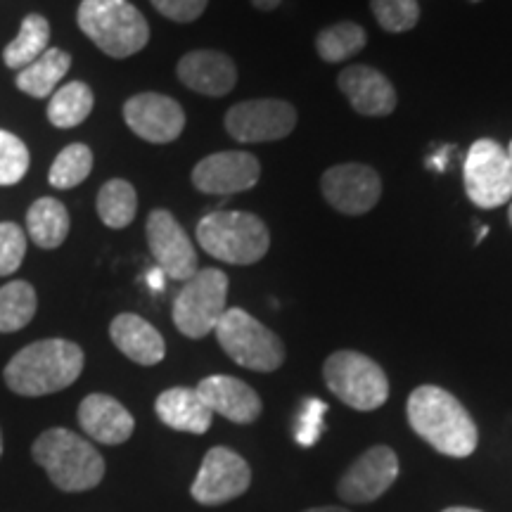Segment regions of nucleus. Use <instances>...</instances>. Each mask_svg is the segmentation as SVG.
Segmentation results:
<instances>
[{
    "mask_svg": "<svg viewBox=\"0 0 512 512\" xmlns=\"http://www.w3.org/2000/svg\"><path fill=\"white\" fill-rule=\"evenodd\" d=\"M93 171V152L91 147L83 143L67 145L57 155V159L50 166V185L57 190H69L76 188L91 176Z\"/></svg>",
    "mask_w": 512,
    "mask_h": 512,
    "instance_id": "c756f323",
    "label": "nucleus"
},
{
    "mask_svg": "<svg viewBox=\"0 0 512 512\" xmlns=\"http://www.w3.org/2000/svg\"><path fill=\"white\" fill-rule=\"evenodd\" d=\"M69 67H72V55L60 48H48L36 62L17 74V88L31 98H48L55 93L57 83L67 76Z\"/></svg>",
    "mask_w": 512,
    "mask_h": 512,
    "instance_id": "5701e85b",
    "label": "nucleus"
},
{
    "mask_svg": "<svg viewBox=\"0 0 512 512\" xmlns=\"http://www.w3.org/2000/svg\"><path fill=\"white\" fill-rule=\"evenodd\" d=\"M465 192L479 209H496L512 200V162L508 150L491 138L470 147L463 166Z\"/></svg>",
    "mask_w": 512,
    "mask_h": 512,
    "instance_id": "1a4fd4ad",
    "label": "nucleus"
},
{
    "mask_svg": "<svg viewBox=\"0 0 512 512\" xmlns=\"http://www.w3.org/2000/svg\"><path fill=\"white\" fill-rule=\"evenodd\" d=\"M36 290L24 280L0 287V332H17L27 328L36 316Z\"/></svg>",
    "mask_w": 512,
    "mask_h": 512,
    "instance_id": "c85d7f7f",
    "label": "nucleus"
},
{
    "mask_svg": "<svg viewBox=\"0 0 512 512\" xmlns=\"http://www.w3.org/2000/svg\"><path fill=\"white\" fill-rule=\"evenodd\" d=\"M399 477V458L389 446H373L339 479L337 494L347 503H373Z\"/></svg>",
    "mask_w": 512,
    "mask_h": 512,
    "instance_id": "dca6fc26",
    "label": "nucleus"
},
{
    "mask_svg": "<svg viewBox=\"0 0 512 512\" xmlns=\"http://www.w3.org/2000/svg\"><path fill=\"white\" fill-rule=\"evenodd\" d=\"M510 223H512V204H510Z\"/></svg>",
    "mask_w": 512,
    "mask_h": 512,
    "instance_id": "79ce46f5",
    "label": "nucleus"
},
{
    "mask_svg": "<svg viewBox=\"0 0 512 512\" xmlns=\"http://www.w3.org/2000/svg\"><path fill=\"white\" fill-rule=\"evenodd\" d=\"M76 22L102 53L124 60L150 41V27L128 0H81Z\"/></svg>",
    "mask_w": 512,
    "mask_h": 512,
    "instance_id": "20e7f679",
    "label": "nucleus"
},
{
    "mask_svg": "<svg viewBox=\"0 0 512 512\" xmlns=\"http://www.w3.org/2000/svg\"><path fill=\"white\" fill-rule=\"evenodd\" d=\"M472 3H479V0H472Z\"/></svg>",
    "mask_w": 512,
    "mask_h": 512,
    "instance_id": "37998d69",
    "label": "nucleus"
},
{
    "mask_svg": "<svg viewBox=\"0 0 512 512\" xmlns=\"http://www.w3.org/2000/svg\"><path fill=\"white\" fill-rule=\"evenodd\" d=\"M325 413H328V403L318 399H306L302 403L297 422H294V439L299 446H313L320 439L325 427Z\"/></svg>",
    "mask_w": 512,
    "mask_h": 512,
    "instance_id": "473e14b6",
    "label": "nucleus"
},
{
    "mask_svg": "<svg viewBox=\"0 0 512 512\" xmlns=\"http://www.w3.org/2000/svg\"><path fill=\"white\" fill-rule=\"evenodd\" d=\"M31 456L48 472L50 482L67 494L91 491L105 477V460L98 448L64 427L43 432L31 446Z\"/></svg>",
    "mask_w": 512,
    "mask_h": 512,
    "instance_id": "7ed1b4c3",
    "label": "nucleus"
},
{
    "mask_svg": "<svg viewBox=\"0 0 512 512\" xmlns=\"http://www.w3.org/2000/svg\"><path fill=\"white\" fill-rule=\"evenodd\" d=\"M48 41H50L48 19L41 15H27L24 17L22 27H19V34L15 41L3 50V60L10 69H19V72H22L24 67H29L31 62H36L38 57L46 53Z\"/></svg>",
    "mask_w": 512,
    "mask_h": 512,
    "instance_id": "393cba45",
    "label": "nucleus"
},
{
    "mask_svg": "<svg viewBox=\"0 0 512 512\" xmlns=\"http://www.w3.org/2000/svg\"><path fill=\"white\" fill-rule=\"evenodd\" d=\"M252 484L247 460L226 446H216L204 456L190 494L202 505H221L240 498Z\"/></svg>",
    "mask_w": 512,
    "mask_h": 512,
    "instance_id": "9b49d317",
    "label": "nucleus"
},
{
    "mask_svg": "<svg viewBox=\"0 0 512 512\" xmlns=\"http://www.w3.org/2000/svg\"><path fill=\"white\" fill-rule=\"evenodd\" d=\"M176 72L185 88L209 98H223L238 83L235 62L219 50H192L181 57Z\"/></svg>",
    "mask_w": 512,
    "mask_h": 512,
    "instance_id": "a211bd4d",
    "label": "nucleus"
},
{
    "mask_svg": "<svg viewBox=\"0 0 512 512\" xmlns=\"http://www.w3.org/2000/svg\"><path fill=\"white\" fill-rule=\"evenodd\" d=\"M83 351L69 339H43L24 347L5 366V382L19 396H48L79 380Z\"/></svg>",
    "mask_w": 512,
    "mask_h": 512,
    "instance_id": "f03ea898",
    "label": "nucleus"
},
{
    "mask_svg": "<svg viewBox=\"0 0 512 512\" xmlns=\"http://www.w3.org/2000/svg\"><path fill=\"white\" fill-rule=\"evenodd\" d=\"M339 91L347 95L351 107L363 117H389L396 110L392 81L375 67L356 64L339 74Z\"/></svg>",
    "mask_w": 512,
    "mask_h": 512,
    "instance_id": "6ab92c4d",
    "label": "nucleus"
},
{
    "mask_svg": "<svg viewBox=\"0 0 512 512\" xmlns=\"http://www.w3.org/2000/svg\"><path fill=\"white\" fill-rule=\"evenodd\" d=\"M320 192L332 209L347 216L368 214L382 197V178L373 166L337 164L320 178Z\"/></svg>",
    "mask_w": 512,
    "mask_h": 512,
    "instance_id": "f8f14e48",
    "label": "nucleus"
},
{
    "mask_svg": "<svg viewBox=\"0 0 512 512\" xmlns=\"http://www.w3.org/2000/svg\"><path fill=\"white\" fill-rule=\"evenodd\" d=\"M441 512H482V510H475V508H446Z\"/></svg>",
    "mask_w": 512,
    "mask_h": 512,
    "instance_id": "58836bf2",
    "label": "nucleus"
},
{
    "mask_svg": "<svg viewBox=\"0 0 512 512\" xmlns=\"http://www.w3.org/2000/svg\"><path fill=\"white\" fill-rule=\"evenodd\" d=\"M214 332L221 349L242 368L273 373L283 366L285 344L245 309H226Z\"/></svg>",
    "mask_w": 512,
    "mask_h": 512,
    "instance_id": "423d86ee",
    "label": "nucleus"
},
{
    "mask_svg": "<svg viewBox=\"0 0 512 512\" xmlns=\"http://www.w3.org/2000/svg\"><path fill=\"white\" fill-rule=\"evenodd\" d=\"M138 195L136 188L124 178H112L98 192V214L107 228H126L136 219Z\"/></svg>",
    "mask_w": 512,
    "mask_h": 512,
    "instance_id": "bb28decb",
    "label": "nucleus"
},
{
    "mask_svg": "<svg viewBox=\"0 0 512 512\" xmlns=\"http://www.w3.org/2000/svg\"><path fill=\"white\" fill-rule=\"evenodd\" d=\"M228 275L219 268H202L185 280L174 302V323L181 335L202 339L211 335L226 313Z\"/></svg>",
    "mask_w": 512,
    "mask_h": 512,
    "instance_id": "6e6552de",
    "label": "nucleus"
},
{
    "mask_svg": "<svg viewBox=\"0 0 512 512\" xmlns=\"http://www.w3.org/2000/svg\"><path fill=\"white\" fill-rule=\"evenodd\" d=\"M195 389L211 413L223 415L235 425H252L264 411L259 394L238 377L211 375L204 377Z\"/></svg>",
    "mask_w": 512,
    "mask_h": 512,
    "instance_id": "f3484780",
    "label": "nucleus"
},
{
    "mask_svg": "<svg viewBox=\"0 0 512 512\" xmlns=\"http://www.w3.org/2000/svg\"><path fill=\"white\" fill-rule=\"evenodd\" d=\"M93 105L95 98L91 88L83 81H72L53 93L48 105V119L57 128H74L88 119Z\"/></svg>",
    "mask_w": 512,
    "mask_h": 512,
    "instance_id": "a878e982",
    "label": "nucleus"
},
{
    "mask_svg": "<svg viewBox=\"0 0 512 512\" xmlns=\"http://www.w3.org/2000/svg\"><path fill=\"white\" fill-rule=\"evenodd\" d=\"M79 425L93 441L119 446L131 439L136 420L110 394H91L79 406Z\"/></svg>",
    "mask_w": 512,
    "mask_h": 512,
    "instance_id": "aec40b11",
    "label": "nucleus"
},
{
    "mask_svg": "<svg viewBox=\"0 0 512 512\" xmlns=\"http://www.w3.org/2000/svg\"><path fill=\"white\" fill-rule=\"evenodd\" d=\"M0 456H3V434H0Z\"/></svg>",
    "mask_w": 512,
    "mask_h": 512,
    "instance_id": "ea45409f",
    "label": "nucleus"
},
{
    "mask_svg": "<svg viewBox=\"0 0 512 512\" xmlns=\"http://www.w3.org/2000/svg\"><path fill=\"white\" fill-rule=\"evenodd\" d=\"M508 155H510V162H512V143H510V147H508Z\"/></svg>",
    "mask_w": 512,
    "mask_h": 512,
    "instance_id": "a19ab883",
    "label": "nucleus"
},
{
    "mask_svg": "<svg viewBox=\"0 0 512 512\" xmlns=\"http://www.w3.org/2000/svg\"><path fill=\"white\" fill-rule=\"evenodd\" d=\"M110 337L114 347L138 366H157L166 354L164 337L136 313H119L110 325Z\"/></svg>",
    "mask_w": 512,
    "mask_h": 512,
    "instance_id": "412c9836",
    "label": "nucleus"
},
{
    "mask_svg": "<svg viewBox=\"0 0 512 512\" xmlns=\"http://www.w3.org/2000/svg\"><path fill=\"white\" fill-rule=\"evenodd\" d=\"M124 119L128 128L147 143H174L185 128V112L174 98L162 93H140L126 100Z\"/></svg>",
    "mask_w": 512,
    "mask_h": 512,
    "instance_id": "4468645a",
    "label": "nucleus"
},
{
    "mask_svg": "<svg viewBox=\"0 0 512 512\" xmlns=\"http://www.w3.org/2000/svg\"><path fill=\"white\" fill-rule=\"evenodd\" d=\"M150 3L155 5L157 12H162L164 17L174 19V22L188 24L202 17L209 0H150Z\"/></svg>",
    "mask_w": 512,
    "mask_h": 512,
    "instance_id": "f704fd0d",
    "label": "nucleus"
},
{
    "mask_svg": "<svg viewBox=\"0 0 512 512\" xmlns=\"http://www.w3.org/2000/svg\"><path fill=\"white\" fill-rule=\"evenodd\" d=\"M147 245L157 268L171 280H190L197 273L195 245L176 216L166 209H155L147 216Z\"/></svg>",
    "mask_w": 512,
    "mask_h": 512,
    "instance_id": "ddd939ff",
    "label": "nucleus"
},
{
    "mask_svg": "<svg viewBox=\"0 0 512 512\" xmlns=\"http://www.w3.org/2000/svg\"><path fill=\"white\" fill-rule=\"evenodd\" d=\"M249 3H252L256 10H264V12H271V10H275V8H278V5H280V3H283V0H249Z\"/></svg>",
    "mask_w": 512,
    "mask_h": 512,
    "instance_id": "c9c22d12",
    "label": "nucleus"
},
{
    "mask_svg": "<svg viewBox=\"0 0 512 512\" xmlns=\"http://www.w3.org/2000/svg\"><path fill=\"white\" fill-rule=\"evenodd\" d=\"M261 164L252 152L228 150L204 157L192 169V183L204 195H235L259 183Z\"/></svg>",
    "mask_w": 512,
    "mask_h": 512,
    "instance_id": "2eb2a0df",
    "label": "nucleus"
},
{
    "mask_svg": "<svg viewBox=\"0 0 512 512\" xmlns=\"http://www.w3.org/2000/svg\"><path fill=\"white\" fill-rule=\"evenodd\" d=\"M197 242L214 259L249 266L264 259L271 233L259 216L247 211H214L197 223Z\"/></svg>",
    "mask_w": 512,
    "mask_h": 512,
    "instance_id": "39448f33",
    "label": "nucleus"
},
{
    "mask_svg": "<svg viewBox=\"0 0 512 512\" xmlns=\"http://www.w3.org/2000/svg\"><path fill=\"white\" fill-rule=\"evenodd\" d=\"M408 422L441 456L467 458L475 453L479 432L472 415L446 389L425 384L408 396Z\"/></svg>",
    "mask_w": 512,
    "mask_h": 512,
    "instance_id": "f257e3e1",
    "label": "nucleus"
},
{
    "mask_svg": "<svg viewBox=\"0 0 512 512\" xmlns=\"http://www.w3.org/2000/svg\"><path fill=\"white\" fill-rule=\"evenodd\" d=\"M304 512H349V510L335 508V505H328V508H311V510H304Z\"/></svg>",
    "mask_w": 512,
    "mask_h": 512,
    "instance_id": "4c0bfd02",
    "label": "nucleus"
},
{
    "mask_svg": "<svg viewBox=\"0 0 512 512\" xmlns=\"http://www.w3.org/2000/svg\"><path fill=\"white\" fill-rule=\"evenodd\" d=\"M370 10H373L377 24L389 34L411 31L420 22L418 0H370Z\"/></svg>",
    "mask_w": 512,
    "mask_h": 512,
    "instance_id": "7c9ffc66",
    "label": "nucleus"
},
{
    "mask_svg": "<svg viewBox=\"0 0 512 512\" xmlns=\"http://www.w3.org/2000/svg\"><path fill=\"white\" fill-rule=\"evenodd\" d=\"M29 150L15 133L0 131V185H15L29 169Z\"/></svg>",
    "mask_w": 512,
    "mask_h": 512,
    "instance_id": "2f4dec72",
    "label": "nucleus"
},
{
    "mask_svg": "<svg viewBox=\"0 0 512 512\" xmlns=\"http://www.w3.org/2000/svg\"><path fill=\"white\" fill-rule=\"evenodd\" d=\"M325 384L354 411H375L389 399V380L373 358L358 351H335L323 366Z\"/></svg>",
    "mask_w": 512,
    "mask_h": 512,
    "instance_id": "0eeeda50",
    "label": "nucleus"
},
{
    "mask_svg": "<svg viewBox=\"0 0 512 512\" xmlns=\"http://www.w3.org/2000/svg\"><path fill=\"white\" fill-rule=\"evenodd\" d=\"M147 278H150V285L155 287V290H162V287H164L166 275L159 271V268H155V271H150V275H147Z\"/></svg>",
    "mask_w": 512,
    "mask_h": 512,
    "instance_id": "e433bc0d",
    "label": "nucleus"
},
{
    "mask_svg": "<svg viewBox=\"0 0 512 512\" xmlns=\"http://www.w3.org/2000/svg\"><path fill=\"white\" fill-rule=\"evenodd\" d=\"M297 126V112L285 100H245L230 107L226 131L240 143H271L290 136Z\"/></svg>",
    "mask_w": 512,
    "mask_h": 512,
    "instance_id": "9d476101",
    "label": "nucleus"
},
{
    "mask_svg": "<svg viewBox=\"0 0 512 512\" xmlns=\"http://www.w3.org/2000/svg\"><path fill=\"white\" fill-rule=\"evenodd\" d=\"M366 43H368V34L361 24L339 22L320 31L316 38V50L320 60L337 64L361 53V50L366 48Z\"/></svg>",
    "mask_w": 512,
    "mask_h": 512,
    "instance_id": "cd10ccee",
    "label": "nucleus"
},
{
    "mask_svg": "<svg viewBox=\"0 0 512 512\" xmlns=\"http://www.w3.org/2000/svg\"><path fill=\"white\" fill-rule=\"evenodd\" d=\"M27 254V235L17 223H0V275H12Z\"/></svg>",
    "mask_w": 512,
    "mask_h": 512,
    "instance_id": "72a5a7b5",
    "label": "nucleus"
},
{
    "mask_svg": "<svg viewBox=\"0 0 512 512\" xmlns=\"http://www.w3.org/2000/svg\"><path fill=\"white\" fill-rule=\"evenodd\" d=\"M29 238L41 249L60 247L69 235V211L53 197H41L27 211Z\"/></svg>",
    "mask_w": 512,
    "mask_h": 512,
    "instance_id": "b1692460",
    "label": "nucleus"
},
{
    "mask_svg": "<svg viewBox=\"0 0 512 512\" xmlns=\"http://www.w3.org/2000/svg\"><path fill=\"white\" fill-rule=\"evenodd\" d=\"M155 411L166 427L188 434H204L214 420V413L209 411L197 389L190 387L166 389L157 396Z\"/></svg>",
    "mask_w": 512,
    "mask_h": 512,
    "instance_id": "4be33fe9",
    "label": "nucleus"
}]
</instances>
